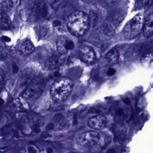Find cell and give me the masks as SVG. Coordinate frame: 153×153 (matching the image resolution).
Instances as JSON below:
<instances>
[{
	"label": "cell",
	"instance_id": "cell-1",
	"mask_svg": "<svg viewBox=\"0 0 153 153\" xmlns=\"http://www.w3.org/2000/svg\"><path fill=\"white\" fill-rule=\"evenodd\" d=\"M67 26L73 35L82 36L87 33L90 26L88 15L82 11H74L68 17Z\"/></svg>",
	"mask_w": 153,
	"mask_h": 153
},
{
	"label": "cell",
	"instance_id": "cell-2",
	"mask_svg": "<svg viewBox=\"0 0 153 153\" xmlns=\"http://www.w3.org/2000/svg\"><path fill=\"white\" fill-rule=\"evenodd\" d=\"M73 87L72 80L68 78L60 79L55 81L51 89L53 100L57 103L65 102L69 97Z\"/></svg>",
	"mask_w": 153,
	"mask_h": 153
},
{
	"label": "cell",
	"instance_id": "cell-3",
	"mask_svg": "<svg viewBox=\"0 0 153 153\" xmlns=\"http://www.w3.org/2000/svg\"><path fill=\"white\" fill-rule=\"evenodd\" d=\"M77 140L79 145L83 147L90 148L96 146L103 147L105 146V138L96 131L85 132L79 135Z\"/></svg>",
	"mask_w": 153,
	"mask_h": 153
},
{
	"label": "cell",
	"instance_id": "cell-4",
	"mask_svg": "<svg viewBox=\"0 0 153 153\" xmlns=\"http://www.w3.org/2000/svg\"><path fill=\"white\" fill-rule=\"evenodd\" d=\"M144 23V16L139 14L130 20L125 25L124 33L128 39L137 37L142 32Z\"/></svg>",
	"mask_w": 153,
	"mask_h": 153
},
{
	"label": "cell",
	"instance_id": "cell-5",
	"mask_svg": "<svg viewBox=\"0 0 153 153\" xmlns=\"http://www.w3.org/2000/svg\"><path fill=\"white\" fill-rule=\"evenodd\" d=\"M45 86L44 81L42 79L35 78L26 87L22 96L27 100H36L42 94Z\"/></svg>",
	"mask_w": 153,
	"mask_h": 153
},
{
	"label": "cell",
	"instance_id": "cell-6",
	"mask_svg": "<svg viewBox=\"0 0 153 153\" xmlns=\"http://www.w3.org/2000/svg\"><path fill=\"white\" fill-rule=\"evenodd\" d=\"M29 14L35 18L45 17L48 13V7L42 1H37L33 2L29 7Z\"/></svg>",
	"mask_w": 153,
	"mask_h": 153
},
{
	"label": "cell",
	"instance_id": "cell-7",
	"mask_svg": "<svg viewBox=\"0 0 153 153\" xmlns=\"http://www.w3.org/2000/svg\"><path fill=\"white\" fill-rule=\"evenodd\" d=\"M79 55L82 61L88 64L93 63L95 61V53L92 48L88 46H81L79 50Z\"/></svg>",
	"mask_w": 153,
	"mask_h": 153
},
{
	"label": "cell",
	"instance_id": "cell-8",
	"mask_svg": "<svg viewBox=\"0 0 153 153\" xmlns=\"http://www.w3.org/2000/svg\"><path fill=\"white\" fill-rule=\"evenodd\" d=\"M57 48L59 54H63L70 50H72L74 47V44L72 41L65 36H60L57 41Z\"/></svg>",
	"mask_w": 153,
	"mask_h": 153
},
{
	"label": "cell",
	"instance_id": "cell-9",
	"mask_svg": "<svg viewBox=\"0 0 153 153\" xmlns=\"http://www.w3.org/2000/svg\"><path fill=\"white\" fill-rule=\"evenodd\" d=\"M107 124V119L103 115L93 116L88 121V126L96 130L102 129Z\"/></svg>",
	"mask_w": 153,
	"mask_h": 153
},
{
	"label": "cell",
	"instance_id": "cell-10",
	"mask_svg": "<svg viewBox=\"0 0 153 153\" xmlns=\"http://www.w3.org/2000/svg\"><path fill=\"white\" fill-rule=\"evenodd\" d=\"M18 50L22 55L27 56L34 51L35 47L30 40L26 39L19 44Z\"/></svg>",
	"mask_w": 153,
	"mask_h": 153
},
{
	"label": "cell",
	"instance_id": "cell-11",
	"mask_svg": "<svg viewBox=\"0 0 153 153\" xmlns=\"http://www.w3.org/2000/svg\"><path fill=\"white\" fill-rule=\"evenodd\" d=\"M35 78V73L33 70L31 69H26L23 71L20 78V85L26 88Z\"/></svg>",
	"mask_w": 153,
	"mask_h": 153
},
{
	"label": "cell",
	"instance_id": "cell-12",
	"mask_svg": "<svg viewBox=\"0 0 153 153\" xmlns=\"http://www.w3.org/2000/svg\"><path fill=\"white\" fill-rule=\"evenodd\" d=\"M112 131L116 139H122L125 138L127 135V128L123 123H114L112 127Z\"/></svg>",
	"mask_w": 153,
	"mask_h": 153
},
{
	"label": "cell",
	"instance_id": "cell-13",
	"mask_svg": "<svg viewBox=\"0 0 153 153\" xmlns=\"http://www.w3.org/2000/svg\"><path fill=\"white\" fill-rule=\"evenodd\" d=\"M143 34L146 37L152 36L153 33V18L152 14L149 15L144 22L143 27Z\"/></svg>",
	"mask_w": 153,
	"mask_h": 153
},
{
	"label": "cell",
	"instance_id": "cell-14",
	"mask_svg": "<svg viewBox=\"0 0 153 153\" xmlns=\"http://www.w3.org/2000/svg\"><path fill=\"white\" fill-rule=\"evenodd\" d=\"M120 58V53L116 49H113L107 53L105 57V60L106 64L108 65H113L118 62Z\"/></svg>",
	"mask_w": 153,
	"mask_h": 153
},
{
	"label": "cell",
	"instance_id": "cell-15",
	"mask_svg": "<svg viewBox=\"0 0 153 153\" xmlns=\"http://www.w3.org/2000/svg\"><path fill=\"white\" fill-rule=\"evenodd\" d=\"M63 62V59L61 57L53 56L47 60L46 62V67L49 69L53 70L59 68Z\"/></svg>",
	"mask_w": 153,
	"mask_h": 153
},
{
	"label": "cell",
	"instance_id": "cell-16",
	"mask_svg": "<svg viewBox=\"0 0 153 153\" xmlns=\"http://www.w3.org/2000/svg\"><path fill=\"white\" fill-rule=\"evenodd\" d=\"M153 60V53L149 52L141 56L140 61L141 64L144 67H149L152 65Z\"/></svg>",
	"mask_w": 153,
	"mask_h": 153
},
{
	"label": "cell",
	"instance_id": "cell-17",
	"mask_svg": "<svg viewBox=\"0 0 153 153\" xmlns=\"http://www.w3.org/2000/svg\"><path fill=\"white\" fill-rule=\"evenodd\" d=\"M10 18L7 13L1 12L0 13V28H8L11 25Z\"/></svg>",
	"mask_w": 153,
	"mask_h": 153
},
{
	"label": "cell",
	"instance_id": "cell-18",
	"mask_svg": "<svg viewBox=\"0 0 153 153\" xmlns=\"http://www.w3.org/2000/svg\"><path fill=\"white\" fill-rule=\"evenodd\" d=\"M100 33L103 36L110 37L113 35L114 30L111 26L107 24H104L100 27Z\"/></svg>",
	"mask_w": 153,
	"mask_h": 153
},
{
	"label": "cell",
	"instance_id": "cell-19",
	"mask_svg": "<svg viewBox=\"0 0 153 153\" xmlns=\"http://www.w3.org/2000/svg\"><path fill=\"white\" fill-rule=\"evenodd\" d=\"M13 7L12 0H4L1 4V12L7 13L10 11Z\"/></svg>",
	"mask_w": 153,
	"mask_h": 153
},
{
	"label": "cell",
	"instance_id": "cell-20",
	"mask_svg": "<svg viewBox=\"0 0 153 153\" xmlns=\"http://www.w3.org/2000/svg\"><path fill=\"white\" fill-rule=\"evenodd\" d=\"M153 0H137L138 5L140 7L146 8L152 5Z\"/></svg>",
	"mask_w": 153,
	"mask_h": 153
},
{
	"label": "cell",
	"instance_id": "cell-21",
	"mask_svg": "<svg viewBox=\"0 0 153 153\" xmlns=\"http://www.w3.org/2000/svg\"><path fill=\"white\" fill-rule=\"evenodd\" d=\"M90 21V26L94 27L97 25L98 21V17L97 15L94 11H91L88 15Z\"/></svg>",
	"mask_w": 153,
	"mask_h": 153
},
{
	"label": "cell",
	"instance_id": "cell-22",
	"mask_svg": "<svg viewBox=\"0 0 153 153\" xmlns=\"http://www.w3.org/2000/svg\"><path fill=\"white\" fill-rule=\"evenodd\" d=\"M53 120L57 123H62L64 121V117L61 114H56L53 116Z\"/></svg>",
	"mask_w": 153,
	"mask_h": 153
},
{
	"label": "cell",
	"instance_id": "cell-23",
	"mask_svg": "<svg viewBox=\"0 0 153 153\" xmlns=\"http://www.w3.org/2000/svg\"><path fill=\"white\" fill-rule=\"evenodd\" d=\"M109 7H113L119 3L120 0H104Z\"/></svg>",
	"mask_w": 153,
	"mask_h": 153
},
{
	"label": "cell",
	"instance_id": "cell-24",
	"mask_svg": "<svg viewBox=\"0 0 153 153\" xmlns=\"http://www.w3.org/2000/svg\"><path fill=\"white\" fill-rule=\"evenodd\" d=\"M4 81V73L0 68V87H2Z\"/></svg>",
	"mask_w": 153,
	"mask_h": 153
},
{
	"label": "cell",
	"instance_id": "cell-25",
	"mask_svg": "<svg viewBox=\"0 0 153 153\" xmlns=\"http://www.w3.org/2000/svg\"><path fill=\"white\" fill-rule=\"evenodd\" d=\"M12 71L14 74H16L19 71V67L16 63L12 64Z\"/></svg>",
	"mask_w": 153,
	"mask_h": 153
},
{
	"label": "cell",
	"instance_id": "cell-26",
	"mask_svg": "<svg viewBox=\"0 0 153 153\" xmlns=\"http://www.w3.org/2000/svg\"><path fill=\"white\" fill-rule=\"evenodd\" d=\"M6 48V45L2 39L0 38V52L3 51Z\"/></svg>",
	"mask_w": 153,
	"mask_h": 153
},
{
	"label": "cell",
	"instance_id": "cell-27",
	"mask_svg": "<svg viewBox=\"0 0 153 153\" xmlns=\"http://www.w3.org/2000/svg\"><path fill=\"white\" fill-rule=\"evenodd\" d=\"M115 114L118 116H121L123 115L124 114V111L122 109H118L115 111Z\"/></svg>",
	"mask_w": 153,
	"mask_h": 153
},
{
	"label": "cell",
	"instance_id": "cell-28",
	"mask_svg": "<svg viewBox=\"0 0 153 153\" xmlns=\"http://www.w3.org/2000/svg\"><path fill=\"white\" fill-rule=\"evenodd\" d=\"M40 127L41 126H39L38 124H37V123H35L34 125L33 126V131L35 132L36 133H39L40 132V131H41V129H40Z\"/></svg>",
	"mask_w": 153,
	"mask_h": 153
},
{
	"label": "cell",
	"instance_id": "cell-29",
	"mask_svg": "<svg viewBox=\"0 0 153 153\" xmlns=\"http://www.w3.org/2000/svg\"><path fill=\"white\" fill-rule=\"evenodd\" d=\"M116 71L113 68H110L107 71V75L108 76H111L115 74Z\"/></svg>",
	"mask_w": 153,
	"mask_h": 153
},
{
	"label": "cell",
	"instance_id": "cell-30",
	"mask_svg": "<svg viewBox=\"0 0 153 153\" xmlns=\"http://www.w3.org/2000/svg\"><path fill=\"white\" fill-rule=\"evenodd\" d=\"M54 128V125L53 123H49L46 127V129L47 130H52Z\"/></svg>",
	"mask_w": 153,
	"mask_h": 153
},
{
	"label": "cell",
	"instance_id": "cell-31",
	"mask_svg": "<svg viewBox=\"0 0 153 153\" xmlns=\"http://www.w3.org/2000/svg\"><path fill=\"white\" fill-rule=\"evenodd\" d=\"M47 33V29L45 27H42L41 30V35L42 36H45Z\"/></svg>",
	"mask_w": 153,
	"mask_h": 153
},
{
	"label": "cell",
	"instance_id": "cell-32",
	"mask_svg": "<svg viewBox=\"0 0 153 153\" xmlns=\"http://www.w3.org/2000/svg\"><path fill=\"white\" fill-rule=\"evenodd\" d=\"M28 152L30 153H36L37 151L33 147L30 146L28 148Z\"/></svg>",
	"mask_w": 153,
	"mask_h": 153
},
{
	"label": "cell",
	"instance_id": "cell-33",
	"mask_svg": "<svg viewBox=\"0 0 153 153\" xmlns=\"http://www.w3.org/2000/svg\"><path fill=\"white\" fill-rule=\"evenodd\" d=\"M123 102H124V103L128 105H130L131 104V101L129 98H125V99H124Z\"/></svg>",
	"mask_w": 153,
	"mask_h": 153
},
{
	"label": "cell",
	"instance_id": "cell-34",
	"mask_svg": "<svg viewBox=\"0 0 153 153\" xmlns=\"http://www.w3.org/2000/svg\"><path fill=\"white\" fill-rule=\"evenodd\" d=\"M1 39H2L4 42H10L11 41L10 38L7 36H2V38H1Z\"/></svg>",
	"mask_w": 153,
	"mask_h": 153
},
{
	"label": "cell",
	"instance_id": "cell-35",
	"mask_svg": "<svg viewBox=\"0 0 153 153\" xmlns=\"http://www.w3.org/2000/svg\"><path fill=\"white\" fill-rule=\"evenodd\" d=\"M46 1L50 4H54L59 1L60 0H46Z\"/></svg>",
	"mask_w": 153,
	"mask_h": 153
},
{
	"label": "cell",
	"instance_id": "cell-36",
	"mask_svg": "<svg viewBox=\"0 0 153 153\" xmlns=\"http://www.w3.org/2000/svg\"><path fill=\"white\" fill-rule=\"evenodd\" d=\"M53 24L54 26H57L60 25L61 22L60 21H58V20H55V21L53 22Z\"/></svg>",
	"mask_w": 153,
	"mask_h": 153
},
{
	"label": "cell",
	"instance_id": "cell-37",
	"mask_svg": "<svg viewBox=\"0 0 153 153\" xmlns=\"http://www.w3.org/2000/svg\"><path fill=\"white\" fill-rule=\"evenodd\" d=\"M46 152L48 153H53V149L51 148H47L46 149Z\"/></svg>",
	"mask_w": 153,
	"mask_h": 153
},
{
	"label": "cell",
	"instance_id": "cell-38",
	"mask_svg": "<svg viewBox=\"0 0 153 153\" xmlns=\"http://www.w3.org/2000/svg\"><path fill=\"white\" fill-rule=\"evenodd\" d=\"M50 134H48V133H43V134H42V137L43 138L45 137H50Z\"/></svg>",
	"mask_w": 153,
	"mask_h": 153
},
{
	"label": "cell",
	"instance_id": "cell-39",
	"mask_svg": "<svg viewBox=\"0 0 153 153\" xmlns=\"http://www.w3.org/2000/svg\"><path fill=\"white\" fill-rule=\"evenodd\" d=\"M54 75L55 76L57 77H59L60 76L61 74L59 72H55V73H54Z\"/></svg>",
	"mask_w": 153,
	"mask_h": 153
},
{
	"label": "cell",
	"instance_id": "cell-40",
	"mask_svg": "<svg viewBox=\"0 0 153 153\" xmlns=\"http://www.w3.org/2000/svg\"><path fill=\"white\" fill-rule=\"evenodd\" d=\"M107 152H110V153H115V152H116V151H115L114 149H111L108 150Z\"/></svg>",
	"mask_w": 153,
	"mask_h": 153
},
{
	"label": "cell",
	"instance_id": "cell-41",
	"mask_svg": "<svg viewBox=\"0 0 153 153\" xmlns=\"http://www.w3.org/2000/svg\"><path fill=\"white\" fill-rule=\"evenodd\" d=\"M4 101L2 100V99H0V105H2L4 104Z\"/></svg>",
	"mask_w": 153,
	"mask_h": 153
}]
</instances>
